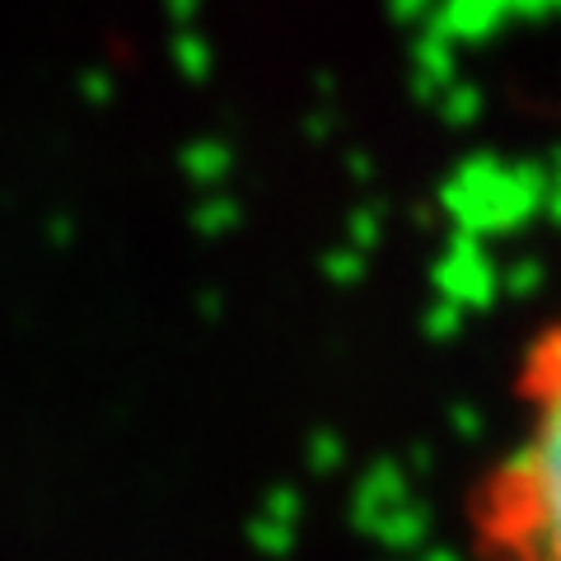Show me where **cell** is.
Masks as SVG:
<instances>
[{
  "label": "cell",
  "mask_w": 561,
  "mask_h": 561,
  "mask_svg": "<svg viewBox=\"0 0 561 561\" xmlns=\"http://www.w3.org/2000/svg\"><path fill=\"white\" fill-rule=\"evenodd\" d=\"M548 202V169L542 164H515L505 169L491 154L468 160L454 179L445 183V210L459 225V234H496L515 230Z\"/></svg>",
  "instance_id": "obj_1"
},
{
  "label": "cell",
  "mask_w": 561,
  "mask_h": 561,
  "mask_svg": "<svg viewBox=\"0 0 561 561\" xmlns=\"http://www.w3.org/2000/svg\"><path fill=\"white\" fill-rule=\"evenodd\" d=\"M435 286H440V300L459 305V309H482L496 295V272H491V257L482 253V239L472 234H454L449 253L435 267Z\"/></svg>",
  "instance_id": "obj_2"
},
{
  "label": "cell",
  "mask_w": 561,
  "mask_h": 561,
  "mask_svg": "<svg viewBox=\"0 0 561 561\" xmlns=\"http://www.w3.org/2000/svg\"><path fill=\"white\" fill-rule=\"evenodd\" d=\"M505 20H511V5H501V0H472V5L431 10L426 33H440L445 43H482V38H491V33H496Z\"/></svg>",
  "instance_id": "obj_3"
},
{
  "label": "cell",
  "mask_w": 561,
  "mask_h": 561,
  "mask_svg": "<svg viewBox=\"0 0 561 561\" xmlns=\"http://www.w3.org/2000/svg\"><path fill=\"white\" fill-rule=\"evenodd\" d=\"M402 501H408V472H402L398 463L383 459V463H375V468L360 478L356 501H351V515H356L360 529H370V524H375L379 515L398 511Z\"/></svg>",
  "instance_id": "obj_4"
},
{
  "label": "cell",
  "mask_w": 561,
  "mask_h": 561,
  "mask_svg": "<svg viewBox=\"0 0 561 561\" xmlns=\"http://www.w3.org/2000/svg\"><path fill=\"white\" fill-rule=\"evenodd\" d=\"M412 84H416V94L440 99L454 84V43H445L440 33H416V43H412Z\"/></svg>",
  "instance_id": "obj_5"
},
{
  "label": "cell",
  "mask_w": 561,
  "mask_h": 561,
  "mask_svg": "<svg viewBox=\"0 0 561 561\" xmlns=\"http://www.w3.org/2000/svg\"><path fill=\"white\" fill-rule=\"evenodd\" d=\"M426 529H431V515H426V505H416V501H402L398 511H389V515H379L370 529L375 542H383L389 552H412V548H421L426 542Z\"/></svg>",
  "instance_id": "obj_6"
},
{
  "label": "cell",
  "mask_w": 561,
  "mask_h": 561,
  "mask_svg": "<svg viewBox=\"0 0 561 561\" xmlns=\"http://www.w3.org/2000/svg\"><path fill=\"white\" fill-rule=\"evenodd\" d=\"M435 103H440V117L454 122V127H468V122H478V113H482V94L463 80H454Z\"/></svg>",
  "instance_id": "obj_7"
},
{
  "label": "cell",
  "mask_w": 561,
  "mask_h": 561,
  "mask_svg": "<svg viewBox=\"0 0 561 561\" xmlns=\"http://www.w3.org/2000/svg\"><path fill=\"white\" fill-rule=\"evenodd\" d=\"M305 459H309L313 472H337L342 459H346L342 435H337V431H313V435H309V445H305Z\"/></svg>",
  "instance_id": "obj_8"
},
{
  "label": "cell",
  "mask_w": 561,
  "mask_h": 561,
  "mask_svg": "<svg viewBox=\"0 0 561 561\" xmlns=\"http://www.w3.org/2000/svg\"><path fill=\"white\" fill-rule=\"evenodd\" d=\"M421 328H426V337L431 342H449L454 332L463 328V309L459 305H449V300H435L426 309V319H421Z\"/></svg>",
  "instance_id": "obj_9"
},
{
  "label": "cell",
  "mask_w": 561,
  "mask_h": 561,
  "mask_svg": "<svg viewBox=\"0 0 561 561\" xmlns=\"http://www.w3.org/2000/svg\"><path fill=\"white\" fill-rule=\"evenodd\" d=\"M300 511H305V501L295 486H272L267 501H262V515L276 519V524H295V529H300Z\"/></svg>",
  "instance_id": "obj_10"
},
{
  "label": "cell",
  "mask_w": 561,
  "mask_h": 561,
  "mask_svg": "<svg viewBox=\"0 0 561 561\" xmlns=\"http://www.w3.org/2000/svg\"><path fill=\"white\" fill-rule=\"evenodd\" d=\"M295 524H276V519H267V515H257V529H253V538H257V548L267 552V557H286L290 548H295Z\"/></svg>",
  "instance_id": "obj_11"
},
{
  "label": "cell",
  "mask_w": 561,
  "mask_h": 561,
  "mask_svg": "<svg viewBox=\"0 0 561 561\" xmlns=\"http://www.w3.org/2000/svg\"><path fill=\"white\" fill-rule=\"evenodd\" d=\"M346 234H351V249H356V253H370L379 243V234H383V216H379V210H370V206H360L356 216H351Z\"/></svg>",
  "instance_id": "obj_12"
},
{
  "label": "cell",
  "mask_w": 561,
  "mask_h": 561,
  "mask_svg": "<svg viewBox=\"0 0 561 561\" xmlns=\"http://www.w3.org/2000/svg\"><path fill=\"white\" fill-rule=\"evenodd\" d=\"M542 286V262L538 257H519L511 272H505V290L511 295H534Z\"/></svg>",
  "instance_id": "obj_13"
},
{
  "label": "cell",
  "mask_w": 561,
  "mask_h": 561,
  "mask_svg": "<svg viewBox=\"0 0 561 561\" xmlns=\"http://www.w3.org/2000/svg\"><path fill=\"white\" fill-rule=\"evenodd\" d=\"M323 272H328L332 280H360V276H365V253H356V249H337V253H328Z\"/></svg>",
  "instance_id": "obj_14"
},
{
  "label": "cell",
  "mask_w": 561,
  "mask_h": 561,
  "mask_svg": "<svg viewBox=\"0 0 561 561\" xmlns=\"http://www.w3.org/2000/svg\"><path fill=\"white\" fill-rule=\"evenodd\" d=\"M534 370L552 383V389H561V332H552L548 342L538 346V356H534Z\"/></svg>",
  "instance_id": "obj_15"
},
{
  "label": "cell",
  "mask_w": 561,
  "mask_h": 561,
  "mask_svg": "<svg viewBox=\"0 0 561 561\" xmlns=\"http://www.w3.org/2000/svg\"><path fill=\"white\" fill-rule=\"evenodd\" d=\"M449 426L459 431V435H478V431H482V412L468 408V402H459V408L449 412Z\"/></svg>",
  "instance_id": "obj_16"
},
{
  "label": "cell",
  "mask_w": 561,
  "mask_h": 561,
  "mask_svg": "<svg viewBox=\"0 0 561 561\" xmlns=\"http://www.w3.org/2000/svg\"><path fill=\"white\" fill-rule=\"evenodd\" d=\"M548 210L561 220V150L552 154V164H548Z\"/></svg>",
  "instance_id": "obj_17"
},
{
  "label": "cell",
  "mask_w": 561,
  "mask_h": 561,
  "mask_svg": "<svg viewBox=\"0 0 561 561\" xmlns=\"http://www.w3.org/2000/svg\"><path fill=\"white\" fill-rule=\"evenodd\" d=\"M393 20H398V24H431V10L412 0V5H393Z\"/></svg>",
  "instance_id": "obj_18"
},
{
  "label": "cell",
  "mask_w": 561,
  "mask_h": 561,
  "mask_svg": "<svg viewBox=\"0 0 561 561\" xmlns=\"http://www.w3.org/2000/svg\"><path fill=\"white\" fill-rule=\"evenodd\" d=\"M421 561H459V557H454V552H426Z\"/></svg>",
  "instance_id": "obj_19"
}]
</instances>
